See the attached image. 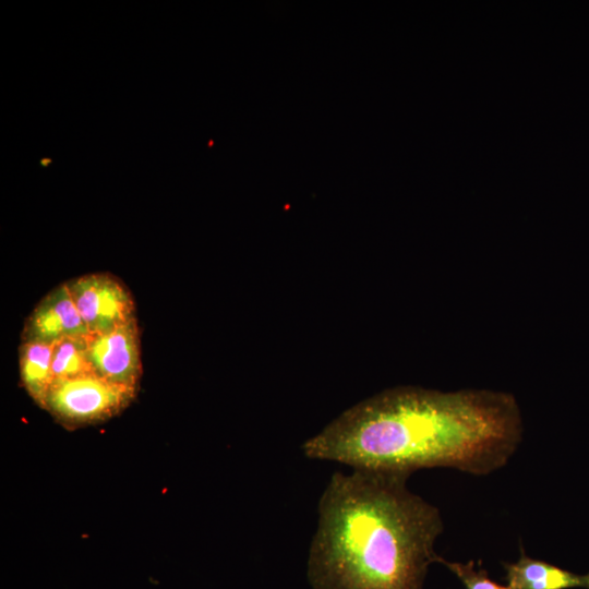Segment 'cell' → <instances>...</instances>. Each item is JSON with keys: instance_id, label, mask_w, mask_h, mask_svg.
<instances>
[{"instance_id": "6da1fadb", "label": "cell", "mask_w": 589, "mask_h": 589, "mask_svg": "<svg viewBox=\"0 0 589 589\" xmlns=\"http://www.w3.org/2000/svg\"><path fill=\"white\" fill-rule=\"evenodd\" d=\"M522 433L512 394L399 386L345 410L308 438L302 452L352 469L410 476L446 467L486 476L508 462Z\"/></svg>"}, {"instance_id": "7a4b0ae2", "label": "cell", "mask_w": 589, "mask_h": 589, "mask_svg": "<svg viewBox=\"0 0 589 589\" xmlns=\"http://www.w3.org/2000/svg\"><path fill=\"white\" fill-rule=\"evenodd\" d=\"M409 476L335 472L317 505L306 575L312 589H423L440 510L407 486Z\"/></svg>"}, {"instance_id": "3957f363", "label": "cell", "mask_w": 589, "mask_h": 589, "mask_svg": "<svg viewBox=\"0 0 589 589\" xmlns=\"http://www.w3.org/2000/svg\"><path fill=\"white\" fill-rule=\"evenodd\" d=\"M136 389L96 374L58 381L52 383L45 409L64 424L94 423L119 413Z\"/></svg>"}, {"instance_id": "277c9868", "label": "cell", "mask_w": 589, "mask_h": 589, "mask_svg": "<svg viewBox=\"0 0 589 589\" xmlns=\"http://www.w3.org/2000/svg\"><path fill=\"white\" fill-rule=\"evenodd\" d=\"M67 285L89 334L106 333L136 318L131 292L113 275L87 274Z\"/></svg>"}, {"instance_id": "5b68a950", "label": "cell", "mask_w": 589, "mask_h": 589, "mask_svg": "<svg viewBox=\"0 0 589 589\" xmlns=\"http://www.w3.org/2000/svg\"><path fill=\"white\" fill-rule=\"evenodd\" d=\"M86 346L87 358L96 375L137 388L142 362L136 318L112 330L87 335Z\"/></svg>"}, {"instance_id": "8992f818", "label": "cell", "mask_w": 589, "mask_h": 589, "mask_svg": "<svg viewBox=\"0 0 589 589\" xmlns=\"http://www.w3.org/2000/svg\"><path fill=\"white\" fill-rule=\"evenodd\" d=\"M89 335L69 287L62 284L47 293L26 318L22 342L55 345L69 337Z\"/></svg>"}, {"instance_id": "52a82bcc", "label": "cell", "mask_w": 589, "mask_h": 589, "mask_svg": "<svg viewBox=\"0 0 589 589\" xmlns=\"http://www.w3.org/2000/svg\"><path fill=\"white\" fill-rule=\"evenodd\" d=\"M505 580L509 589H589V573L575 574L541 560L528 556L520 548L515 563H505Z\"/></svg>"}, {"instance_id": "ba28073f", "label": "cell", "mask_w": 589, "mask_h": 589, "mask_svg": "<svg viewBox=\"0 0 589 589\" xmlns=\"http://www.w3.org/2000/svg\"><path fill=\"white\" fill-rule=\"evenodd\" d=\"M53 345L43 342H22L20 347V374L22 384L41 408L53 383Z\"/></svg>"}, {"instance_id": "9c48e42d", "label": "cell", "mask_w": 589, "mask_h": 589, "mask_svg": "<svg viewBox=\"0 0 589 589\" xmlns=\"http://www.w3.org/2000/svg\"><path fill=\"white\" fill-rule=\"evenodd\" d=\"M95 374L87 358L86 336L64 338L53 345V382Z\"/></svg>"}, {"instance_id": "30bf717a", "label": "cell", "mask_w": 589, "mask_h": 589, "mask_svg": "<svg viewBox=\"0 0 589 589\" xmlns=\"http://www.w3.org/2000/svg\"><path fill=\"white\" fill-rule=\"evenodd\" d=\"M438 563L454 573L466 589H509L507 585L503 586L490 579L486 570L477 567L473 561L467 563L448 562L440 557Z\"/></svg>"}, {"instance_id": "8fae6325", "label": "cell", "mask_w": 589, "mask_h": 589, "mask_svg": "<svg viewBox=\"0 0 589 589\" xmlns=\"http://www.w3.org/2000/svg\"><path fill=\"white\" fill-rule=\"evenodd\" d=\"M50 163H51V159H50V158H43V159L40 160V165H41V166H48Z\"/></svg>"}]
</instances>
